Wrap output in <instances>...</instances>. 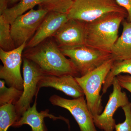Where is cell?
<instances>
[{
    "label": "cell",
    "instance_id": "cell-1",
    "mask_svg": "<svg viewBox=\"0 0 131 131\" xmlns=\"http://www.w3.org/2000/svg\"><path fill=\"white\" fill-rule=\"evenodd\" d=\"M23 57L37 64L45 75L80 77L75 66L62 52L53 37L35 47L26 49Z\"/></svg>",
    "mask_w": 131,
    "mask_h": 131
},
{
    "label": "cell",
    "instance_id": "cell-2",
    "mask_svg": "<svg viewBox=\"0 0 131 131\" xmlns=\"http://www.w3.org/2000/svg\"><path fill=\"white\" fill-rule=\"evenodd\" d=\"M127 14L113 13L86 22L85 45L111 52L118 38L120 26Z\"/></svg>",
    "mask_w": 131,
    "mask_h": 131
},
{
    "label": "cell",
    "instance_id": "cell-3",
    "mask_svg": "<svg viewBox=\"0 0 131 131\" xmlns=\"http://www.w3.org/2000/svg\"><path fill=\"white\" fill-rule=\"evenodd\" d=\"M114 62L111 59L90 73L75 77L83 90L87 106L93 117L100 114L103 111L100 91Z\"/></svg>",
    "mask_w": 131,
    "mask_h": 131
},
{
    "label": "cell",
    "instance_id": "cell-4",
    "mask_svg": "<svg viewBox=\"0 0 131 131\" xmlns=\"http://www.w3.org/2000/svg\"><path fill=\"white\" fill-rule=\"evenodd\" d=\"M113 13H127L116 0H74L68 15L69 19L89 22Z\"/></svg>",
    "mask_w": 131,
    "mask_h": 131
},
{
    "label": "cell",
    "instance_id": "cell-5",
    "mask_svg": "<svg viewBox=\"0 0 131 131\" xmlns=\"http://www.w3.org/2000/svg\"><path fill=\"white\" fill-rule=\"evenodd\" d=\"M60 49L72 62L80 77L90 73L112 58L111 52L86 45Z\"/></svg>",
    "mask_w": 131,
    "mask_h": 131
},
{
    "label": "cell",
    "instance_id": "cell-6",
    "mask_svg": "<svg viewBox=\"0 0 131 131\" xmlns=\"http://www.w3.org/2000/svg\"><path fill=\"white\" fill-rule=\"evenodd\" d=\"M27 43H25L15 49L5 51L0 49V59L3 66L0 68V78L9 87L19 90L24 89V79L20 68L23 61V54Z\"/></svg>",
    "mask_w": 131,
    "mask_h": 131
},
{
    "label": "cell",
    "instance_id": "cell-7",
    "mask_svg": "<svg viewBox=\"0 0 131 131\" xmlns=\"http://www.w3.org/2000/svg\"><path fill=\"white\" fill-rule=\"evenodd\" d=\"M24 89L21 97L15 105L19 119L30 107L34 96H37L39 90V82L45 74L32 61L23 57Z\"/></svg>",
    "mask_w": 131,
    "mask_h": 131
},
{
    "label": "cell",
    "instance_id": "cell-8",
    "mask_svg": "<svg viewBox=\"0 0 131 131\" xmlns=\"http://www.w3.org/2000/svg\"><path fill=\"white\" fill-rule=\"evenodd\" d=\"M49 12L43 8L32 9L15 19L11 24V30L16 47L30 40Z\"/></svg>",
    "mask_w": 131,
    "mask_h": 131
},
{
    "label": "cell",
    "instance_id": "cell-9",
    "mask_svg": "<svg viewBox=\"0 0 131 131\" xmlns=\"http://www.w3.org/2000/svg\"><path fill=\"white\" fill-rule=\"evenodd\" d=\"M113 91L109 95V100L103 112L93 117L95 126L104 131H113L116 124L113 116L117 109L129 103L126 93L122 91L116 77L112 83Z\"/></svg>",
    "mask_w": 131,
    "mask_h": 131
},
{
    "label": "cell",
    "instance_id": "cell-10",
    "mask_svg": "<svg viewBox=\"0 0 131 131\" xmlns=\"http://www.w3.org/2000/svg\"><path fill=\"white\" fill-rule=\"evenodd\" d=\"M49 101L53 105L68 110L77 122L80 131H98L84 96L69 100L54 95L50 97Z\"/></svg>",
    "mask_w": 131,
    "mask_h": 131
},
{
    "label": "cell",
    "instance_id": "cell-11",
    "mask_svg": "<svg viewBox=\"0 0 131 131\" xmlns=\"http://www.w3.org/2000/svg\"><path fill=\"white\" fill-rule=\"evenodd\" d=\"M86 22L70 19L53 36L60 49L85 45Z\"/></svg>",
    "mask_w": 131,
    "mask_h": 131
},
{
    "label": "cell",
    "instance_id": "cell-12",
    "mask_svg": "<svg viewBox=\"0 0 131 131\" xmlns=\"http://www.w3.org/2000/svg\"><path fill=\"white\" fill-rule=\"evenodd\" d=\"M69 20L68 14L49 12L32 37L27 42L26 48L35 47L47 39L53 37Z\"/></svg>",
    "mask_w": 131,
    "mask_h": 131
},
{
    "label": "cell",
    "instance_id": "cell-13",
    "mask_svg": "<svg viewBox=\"0 0 131 131\" xmlns=\"http://www.w3.org/2000/svg\"><path fill=\"white\" fill-rule=\"evenodd\" d=\"M43 87L54 88L74 98L84 96L83 90L75 78L71 75L61 76L44 75L38 84L39 90Z\"/></svg>",
    "mask_w": 131,
    "mask_h": 131
},
{
    "label": "cell",
    "instance_id": "cell-14",
    "mask_svg": "<svg viewBox=\"0 0 131 131\" xmlns=\"http://www.w3.org/2000/svg\"><path fill=\"white\" fill-rule=\"evenodd\" d=\"M37 96L34 105L24 113L17 121L12 126L19 127L24 125H28L31 127L32 131H47L44 122V118L48 117L54 120L62 119L61 117H56L50 114L48 109L38 112L37 110Z\"/></svg>",
    "mask_w": 131,
    "mask_h": 131
},
{
    "label": "cell",
    "instance_id": "cell-15",
    "mask_svg": "<svg viewBox=\"0 0 131 131\" xmlns=\"http://www.w3.org/2000/svg\"><path fill=\"white\" fill-rule=\"evenodd\" d=\"M123 31L111 50L112 59L114 62L131 58V21L124 20Z\"/></svg>",
    "mask_w": 131,
    "mask_h": 131
},
{
    "label": "cell",
    "instance_id": "cell-16",
    "mask_svg": "<svg viewBox=\"0 0 131 131\" xmlns=\"http://www.w3.org/2000/svg\"><path fill=\"white\" fill-rule=\"evenodd\" d=\"M40 0H20L11 7L8 8L1 15L11 24L18 17L33 9Z\"/></svg>",
    "mask_w": 131,
    "mask_h": 131
},
{
    "label": "cell",
    "instance_id": "cell-17",
    "mask_svg": "<svg viewBox=\"0 0 131 131\" xmlns=\"http://www.w3.org/2000/svg\"><path fill=\"white\" fill-rule=\"evenodd\" d=\"M122 73H127L131 75V58L124 61L114 62L103 83L102 94L106 93L108 89L112 85L115 78Z\"/></svg>",
    "mask_w": 131,
    "mask_h": 131
},
{
    "label": "cell",
    "instance_id": "cell-18",
    "mask_svg": "<svg viewBox=\"0 0 131 131\" xmlns=\"http://www.w3.org/2000/svg\"><path fill=\"white\" fill-rule=\"evenodd\" d=\"M19 119L15 105L7 104L0 107V131H7Z\"/></svg>",
    "mask_w": 131,
    "mask_h": 131
},
{
    "label": "cell",
    "instance_id": "cell-19",
    "mask_svg": "<svg viewBox=\"0 0 131 131\" xmlns=\"http://www.w3.org/2000/svg\"><path fill=\"white\" fill-rule=\"evenodd\" d=\"M0 47L5 51L16 48L11 33V24L2 15H0Z\"/></svg>",
    "mask_w": 131,
    "mask_h": 131
},
{
    "label": "cell",
    "instance_id": "cell-20",
    "mask_svg": "<svg viewBox=\"0 0 131 131\" xmlns=\"http://www.w3.org/2000/svg\"><path fill=\"white\" fill-rule=\"evenodd\" d=\"M22 90L13 87L7 88L5 86V81H0V105L7 104L15 105L21 97Z\"/></svg>",
    "mask_w": 131,
    "mask_h": 131
},
{
    "label": "cell",
    "instance_id": "cell-21",
    "mask_svg": "<svg viewBox=\"0 0 131 131\" xmlns=\"http://www.w3.org/2000/svg\"><path fill=\"white\" fill-rule=\"evenodd\" d=\"M74 0H40V8L49 12L68 14Z\"/></svg>",
    "mask_w": 131,
    "mask_h": 131
},
{
    "label": "cell",
    "instance_id": "cell-22",
    "mask_svg": "<svg viewBox=\"0 0 131 131\" xmlns=\"http://www.w3.org/2000/svg\"><path fill=\"white\" fill-rule=\"evenodd\" d=\"M125 116L123 123L116 124L115 131H131V102L122 107Z\"/></svg>",
    "mask_w": 131,
    "mask_h": 131
},
{
    "label": "cell",
    "instance_id": "cell-23",
    "mask_svg": "<svg viewBox=\"0 0 131 131\" xmlns=\"http://www.w3.org/2000/svg\"><path fill=\"white\" fill-rule=\"evenodd\" d=\"M116 77L121 86L131 93V75L119 74Z\"/></svg>",
    "mask_w": 131,
    "mask_h": 131
},
{
    "label": "cell",
    "instance_id": "cell-24",
    "mask_svg": "<svg viewBox=\"0 0 131 131\" xmlns=\"http://www.w3.org/2000/svg\"><path fill=\"white\" fill-rule=\"evenodd\" d=\"M120 6L125 9L127 14L126 20L131 21V0H116Z\"/></svg>",
    "mask_w": 131,
    "mask_h": 131
},
{
    "label": "cell",
    "instance_id": "cell-25",
    "mask_svg": "<svg viewBox=\"0 0 131 131\" xmlns=\"http://www.w3.org/2000/svg\"><path fill=\"white\" fill-rule=\"evenodd\" d=\"M8 8L7 0H0V15H2Z\"/></svg>",
    "mask_w": 131,
    "mask_h": 131
},
{
    "label": "cell",
    "instance_id": "cell-26",
    "mask_svg": "<svg viewBox=\"0 0 131 131\" xmlns=\"http://www.w3.org/2000/svg\"><path fill=\"white\" fill-rule=\"evenodd\" d=\"M20 0H7L8 6L9 5H15Z\"/></svg>",
    "mask_w": 131,
    "mask_h": 131
}]
</instances>
